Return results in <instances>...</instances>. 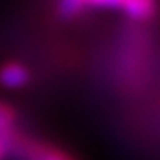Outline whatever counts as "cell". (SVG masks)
Returning a JSON list of instances; mask_svg holds the SVG:
<instances>
[{"instance_id": "obj_8", "label": "cell", "mask_w": 160, "mask_h": 160, "mask_svg": "<svg viewBox=\"0 0 160 160\" xmlns=\"http://www.w3.org/2000/svg\"><path fill=\"white\" fill-rule=\"evenodd\" d=\"M121 2H123V0H121Z\"/></svg>"}, {"instance_id": "obj_1", "label": "cell", "mask_w": 160, "mask_h": 160, "mask_svg": "<svg viewBox=\"0 0 160 160\" xmlns=\"http://www.w3.org/2000/svg\"><path fill=\"white\" fill-rule=\"evenodd\" d=\"M0 83L11 89L23 88V85L29 83V71L19 62H8L0 69Z\"/></svg>"}, {"instance_id": "obj_7", "label": "cell", "mask_w": 160, "mask_h": 160, "mask_svg": "<svg viewBox=\"0 0 160 160\" xmlns=\"http://www.w3.org/2000/svg\"><path fill=\"white\" fill-rule=\"evenodd\" d=\"M6 156V152H4V139H2V133H0V160Z\"/></svg>"}, {"instance_id": "obj_6", "label": "cell", "mask_w": 160, "mask_h": 160, "mask_svg": "<svg viewBox=\"0 0 160 160\" xmlns=\"http://www.w3.org/2000/svg\"><path fill=\"white\" fill-rule=\"evenodd\" d=\"M94 6H108V8H121V0H85Z\"/></svg>"}, {"instance_id": "obj_3", "label": "cell", "mask_w": 160, "mask_h": 160, "mask_svg": "<svg viewBox=\"0 0 160 160\" xmlns=\"http://www.w3.org/2000/svg\"><path fill=\"white\" fill-rule=\"evenodd\" d=\"M85 0H58V15L62 19H73L85 8Z\"/></svg>"}, {"instance_id": "obj_4", "label": "cell", "mask_w": 160, "mask_h": 160, "mask_svg": "<svg viewBox=\"0 0 160 160\" xmlns=\"http://www.w3.org/2000/svg\"><path fill=\"white\" fill-rule=\"evenodd\" d=\"M12 123H15V110L8 104L0 102V133L12 129Z\"/></svg>"}, {"instance_id": "obj_5", "label": "cell", "mask_w": 160, "mask_h": 160, "mask_svg": "<svg viewBox=\"0 0 160 160\" xmlns=\"http://www.w3.org/2000/svg\"><path fill=\"white\" fill-rule=\"evenodd\" d=\"M40 160H75V158H71L69 154H65V152H60V150H56V148H48L46 154L42 156Z\"/></svg>"}, {"instance_id": "obj_2", "label": "cell", "mask_w": 160, "mask_h": 160, "mask_svg": "<svg viewBox=\"0 0 160 160\" xmlns=\"http://www.w3.org/2000/svg\"><path fill=\"white\" fill-rule=\"evenodd\" d=\"M121 8H123L131 19L146 21V19H150L154 15L156 2L154 0H123V2H121Z\"/></svg>"}]
</instances>
